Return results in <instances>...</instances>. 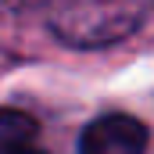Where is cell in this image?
Returning <instances> with one entry per match:
<instances>
[{
    "label": "cell",
    "mask_w": 154,
    "mask_h": 154,
    "mask_svg": "<svg viewBox=\"0 0 154 154\" xmlns=\"http://www.w3.org/2000/svg\"><path fill=\"white\" fill-rule=\"evenodd\" d=\"M143 18V0H54L50 29L75 47H104L129 36Z\"/></svg>",
    "instance_id": "obj_1"
},
{
    "label": "cell",
    "mask_w": 154,
    "mask_h": 154,
    "mask_svg": "<svg viewBox=\"0 0 154 154\" xmlns=\"http://www.w3.org/2000/svg\"><path fill=\"white\" fill-rule=\"evenodd\" d=\"M143 151H147V125L133 115H100L79 136V154H143Z\"/></svg>",
    "instance_id": "obj_2"
},
{
    "label": "cell",
    "mask_w": 154,
    "mask_h": 154,
    "mask_svg": "<svg viewBox=\"0 0 154 154\" xmlns=\"http://www.w3.org/2000/svg\"><path fill=\"white\" fill-rule=\"evenodd\" d=\"M36 136V118L18 108H0V154L18 151Z\"/></svg>",
    "instance_id": "obj_3"
},
{
    "label": "cell",
    "mask_w": 154,
    "mask_h": 154,
    "mask_svg": "<svg viewBox=\"0 0 154 154\" xmlns=\"http://www.w3.org/2000/svg\"><path fill=\"white\" fill-rule=\"evenodd\" d=\"M22 4H29V0H0V7H22Z\"/></svg>",
    "instance_id": "obj_4"
},
{
    "label": "cell",
    "mask_w": 154,
    "mask_h": 154,
    "mask_svg": "<svg viewBox=\"0 0 154 154\" xmlns=\"http://www.w3.org/2000/svg\"><path fill=\"white\" fill-rule=\"evenodd\" d=\"M7 154H39V151H32V147H18V151H7Z\"/></svg>",
    "instance_id": "obj_5"
}]
</instances>
